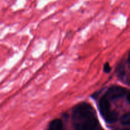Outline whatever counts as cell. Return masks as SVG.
<instances>
[{"label":"cell","mask_w":130,"mask_h":130,"mask_svg":"<svg viewBox=\"0 0 130 130\" xmlns=\"http://www.w3.org/2000/svg\"><path fill=\"white\" fill-rule=\"evenodd\" d=\"M72 121L76 130H94L98 125L95 110L87 103L79 104L74 109Z\"/></svg>","instance_id":"obj_1"},{"label":"cell","mask_w":130,"mask_h":130,"mask_svg":"<svg viewBox=\"0 0 130 130\" xmlns=\"http://www.w3.org/2000/svg\"><path fill=\"white\" fill-rule=\"evenodd\" d=\"M99 108L102 115L105 118L110 112V103L106 96H104L100 99L99 102Z\"/></svg>","instance_id":"obj_3"},{"label":"cell","mask_w":130,"mask_h":130,"mask_svg":"<svg viewBox=\"0 0 130 130\" xmlns=\"http://www.w3.org/2000/svg\"><path fill=\"white\" fill-rule=\"evenodd\" d=\"M104 118L107 123H113L116 121L118 119V114L116 112L110 111Z\"/></svg>","instance_id":"obj_5"},{"label":"cell","mask_w":130,"mask_h":130,"mask_svg":"<svg viewBox=\"0 0 130 130\" xmlns=\"http://www.w3.org/2000/svg\"><path fill=\"white\" fill-rule=\"evenodd\" d=\"M121 123L123 125H130V112L124 114L121 119Z\"/></svg>","instance_id":"obj_6"},{"label":"cell","mask_w":130,"mask_h":130,"mask_svg":"<svg viewBox=\"0 0 130 130\" xmlns=\"http://www.w3.org/2000/svg\"><path fill=\"white\" fill-rule=\"evenodd\" d=\"M126 93V90L121 86H113L110 87L107 91L105 96L107 99H117L124 96Z\"/></svg>","instance_id":"obj_2"},{"label":"cell","mask_w":130,"mask_h":130,"mask_svg":"<svg viewBox=\"0 0 130 130\" xmlns=\"http://www.w3.org/2000/svg\"><path fill=\"white\" fill-rule=\"evenodd\" d=\"M124 130H130V128H126V129H124Z\"/></svg>","instance_id":"obj_10"},{"label":"cell","mask_w":130,"mask_h":130,"mask_svg":"<svg viewBox=\"0 0 130 130\" xmlns=\"http://www.w3.org/2000/svg\"><path fill=\"white\" fill-rule=\"evenodd\" d=\"M127 100L130 104V92L128 93V95H127Z\"/></svg>","instance_id":"obj_8"},{"label":"cell","mask_w":130,"mask_h":130,"mask_svg":"<svg viewBox=\"0 0 130 130\" xmlns=\"http://www.w3.org/2000/svg\"><path fill=\"white\" fill-rule=\"evenodd\" d=\"M128 62H129V63L130 64V53L129 55V57H128Z\"/></svg>","instance_id":"obj_9"},{"label":"cell","mask_w":130,"mask_h":130,"mask_svg":"<svg viewBox=\"0 0 130 130\" xmlns=\"http://www.w3.org/2000/svg\"><path fill=\"white\" fill-rule=\"evenodd\" d=\"M104 72H106V73H109V72H110V71H111V67H110L109 63H105V65L104 66Z\"/></svg>","instance_id":"obj_7"},{"label":"cell","mask_w":130,"mask_h":130,"mask_svg":"<svg viewBox=\"0 0 130 130\" xmlns=\"http://www.w3.org/2000/svg\"><path fill=\"white\" fill-rule=\"evenodd\" d=\"M63 128V123L60 119H55L52 121L49 126L50 130H62Z\"/></svg>","instance_id":"obj_4"}]
</instances>
